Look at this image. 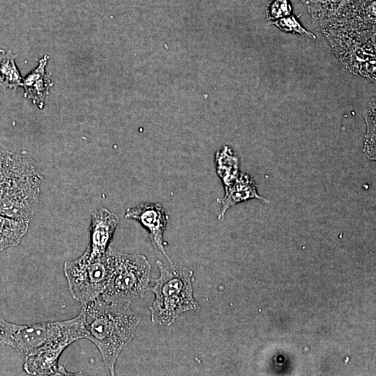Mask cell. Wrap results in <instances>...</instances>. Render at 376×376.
Segmentation results:
<instances>
[{"mask_svg": "<svg viewBox=\"0 0 376 376\" xmlns=\"http://www.w3.org/2000/svg\"><path fill=\"white\" fill-rule=\"evenodd\" d=\"M63 272L72 297L84 306L106 289L110 273L107 252L93 258L86 249L79 258L64 263Z\"/></svg>", "mask_w": 376, "mask_h": 376, "instance_id": "5", "label": "cell"}, {"mask_svg": "<svg viewBox=\"0 0 376 376\" xmlns=\"http://www.w3.org/2000/svg\"><path fill=\"white\" fill-rule=\"evenodd\" d=\"M215 164L217 173L222 179L225 187L230 185L237 178V160L228 147L217 152Z\"/></svg>", "mask_w": 376, "mask_h": 376, "instance_id": "14", "label": "cell"}, {"mask_svg": "<svg viewBox=\"0 0 376 376\" xmlns=\"http://www.w3.org/2000/svg\"><path fill=\"white\" fill-rule=\"evenodd\" d=\"M107 256L110 273L101 297L116 303H131L142 298L148 290L151 265L141 254H129L109 247Z\"/></svg>", "mask_w": 376, "mask_h": 376, "instance_id": "4", "label": "cell"}, {"mask_svg": "<svg viewBox=\"0 0 376 376\" xmlns=\"http://www.w3.org/2000/svg\"><path fill=\"white\" fill-rule=\"evenodd\" d=\"M253 198H261L257 194L255 183L249 176L241 174L226 186L225 196L220 200L219 219L223 218L227 210L236 203Z\"/></svg>", "mask_w": 376, "mask_h": 376, "instance_id": "11", "label": "cell"}, {"mask_svg": "<svg viewBox=\"0 0 376 376\" xmlns=\"http://www.w3.org/2000/svg\"><path fill=\"white\" fill-rule=\"evenodd\" d=\"M273 24L280 30L284 32L298 33L304 37L315 39V36L306 30L299 20L293 15H290L281 19L275 20Z\"/></svg>", "mask_w": 376, "mask_h": 376, "instance_id": "15", "label": "cell"}, {"mask_svg": "<svg viewBox=\"0 0 376 376\" xmlns=\"http://www.w3.org/2000/svg\"><path fill=\"white\" fill-rule=\"evenodd\" d=\"M157 265L159 275L151 288L155 299L149 307L150 320L155 324L170 326L184 313L199 308L194 297V273L173 263L157 260Z\"/></svg>", "mask_w": 376, "mask_h": 376, "instance_id": "3", "label": "cell"}, {"mask_svg": "<svg viewBox=\"0 0 376 376\" xmlns=\"http://www.w3.org/2000/svg\"><path fill=\"white\" fill-rule=\"evenodd\" d=\"M70 345L67 341L46 344L25 355L24 370L31 375H72L58 359L64 350Z\"/></svg>", "mask_w": 376, "mask_h": 376, "instance_id": "8", "label": "cell"}, {"mask_svg": "<svg viewBox=\"0 0 376 376\" xmlns=\"http://www.w3.org/2000/svg\"><path fill=\"white\" fill-rule=\"evenodd\" d=\"M86 339L100 351L111 375L123 350L134 337L141 315L130 308V303L107 301L101 297L82 306Z\"/></svg>", "mask_w": 376, "mask_h": 376, "instance_id": "1", "label": "cell"}, {"mask_svg": "<svg viewBox=\"0 0 376 376\" xmlns=\"http://www.w3.org/2000/svg\"><path fill=\"white\" fill-rule=\"evenodd\" d=\"M125 218L138 221L148 232L154 247L166 257L169 263H172L164 247V233L169 217L160 203H142L134 207L128 208Z\"/></svg>", "mask_w": 376, "mask_h": 376, "instance_id": "7", "label": "cell"}, {"mask_svg": "<svg viewBox=\"0 0 376 376\" xmlns=\"http://www.w3.org/2000/svg\"><path fill=\"white\" fill-rule=\"evenodd\" d=\"M16 54L0 49V86L15 90L22 86L23 78L15 63Z\"/></svg>", "mask_w": 376, "mask_h": 376, "instance_id": "13", "label": "cell"}, {"mask_svg": "<svg viewBox=\"0 0 376 376\" xmlns=\"http://www.w3.org/2000/svg\"><path fill=\"white\" fill-rule=\"evenodd\" d=\"M0 164V214L31 221L42 177L30 157L3 149Z\"/></svg>", "mask_w": 376, "mask_h": 376, "instance_id": "2", "label": "cell"}, {"mask_svg": "<svg viewBox=\"0 0 376 376\" xmlns=\"http://www.w3.org/2000/svg\"><path fill=\"white\" fill-rule=\"evenodd\" d=\"M118 223V217L107 208L91 214L90 243L86 248L91 257L98 258L105 255Z\"/></svg>", "mask_w": 376, "mask_h": 376, "instance_id": "9", "label": "cell"}, {"mask_svg": "<svg viewBox=\"0 0 376 376\" xmlns=\"http://www.w3.org/2000/svg\"><path fill=\"white\" fill-rule=\"evenodd\" d=\"M29 224L0 214V252L17 246L27 233Z\"/></svg>", "mask_w": 376, "mask_h": 376, "instance_id": "12", "label": "cell"}, {"mask_svg": "<svg viewBox=\"0 0 376 376\" xmlns=\"http://www.w3.org/2000/svg\"><path fill=\"white\" fill-rule=\"evenodd\" d=\"M83 338H86V329L79 313L77 317L63 321L16 324L12 347L26 354L46 344L56 341L72 344Z\"/></svg>", "mask_w": 376, "mask_h": 376, "instance_id": "6", "label": "cell"}, {"mask_svg": "<svg viewBox=\"0 0 376 376\" xmlns=\"http://www.w3.org/2000/svg\"><path fill=\"white\" fill-rule=\"evenodd\" d=\"M292 6L289 0H274L268 6L267 19L276 20L292 15Z\"/></svg>", "mask_w": 376, "mask_h": 376, "instance_id": "16", "label": "cell"}, {"mask_svg": "<svg viewBox=\"0 0 376 376\" xmlns=\"http://www.w3.org/2000/svg\"><path fill=\"white\" fill-rule=\"evenodd\" d=\"M304 2H305V0H302Z\"/></svg>", "mask_w": 376, "mask_h": 376, "instance_id": "18", "label": "cell"}, {"mask_svg": "<svg viewBox=\"0 0 376 376\" xmlns=\"http://www.w3.org/2000/svg\"><path fill=\"white\" fill-rule=\"evenodd\" d=\"M16 324L8 322L0 316V345L12 347Z\"/></svg>", "mask_w": 376, "mask_h": 376, "instance_id": "17", "label": "cell"}, {"mask_svg": "<svg viewBox=\"0 0 376 376\" xmlns=\"http://www.w3.org/2000/svg\"><path fill=\"white\" fill-rule=\"evenodd\" d=\"M48 58L47 55H44L39 60L38 66L23 79L22 82L24 97L30 99L40 109L44 107L45 99L54 84L51 74H47L45 70Z\"/></svg>", "mask_w": 376, "mask_h": 376, "instance_id": "10", "label": "cell"}]
</instances>
